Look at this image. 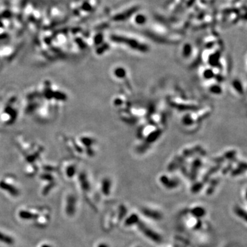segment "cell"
<instances>
[{"label":"cell","instance_id":"cell-8","mask_svg":"<svg viewBox=\"0 0 247 247\" xmlns=\"http://www.w3.org/2000/svg\"><path fill=\"white\" fill-rule=\"evenodd\" d=\"M0 241L9 245H11L14 243V239L12 238L1 233V232H0Z\"/></svg>","mask_w":247,"mask_h":247},{"label":"cell","instance_id":"cell-9","mask_svg":"<svg viewBox=\"0 0 247 247\" xmlns=\"http://www.w3.org/2000/svg\"><path fill=\"white\" fill-rule=\"evenodd\" d=\"M146 17L145 16L142 15V14H139V15H137L135 18V21L136 23L138 24H144L145 22H146Z\"/></svg>","mask_w":247,"mask_h":247},{"label":"cell","instance_id":"cell-10","mask_svg":"<svg viewBox=\"0 0 247 247\" xmlns=\"http://www.w3.org/2000/svg\"><path fill=\"white\" fill-rule=\"evenodd\" d=\"M75 173V169L73 166H71L67 170V175L68 177H72Z\"/></svg>","mask_w":247,"mask_h":247},{"label":"cell","instance_id":"cell-11","mask_svg":"<svg viewBox=\"0 0 247 247\" xmlns=\"http://www.w3.org/2000/svg\"><path fill=\"white\" fill-rule=\"evenodd\" d=\"M102 35L98 34L96 37V43H100L102 41Z\"/></svg>","mask_w":247,"mask_h":247},{"label":"cell","instance_id":"cell-7","mask_svg":"<svg viewBox=\"0 0 247 247\" xmlns=\"http://www.w3.org/2000/svg\"><path fill=\"white\" fill-rule=\"evenodd\" d=\"M192 213H193V215L196 217L202 218L205 216L206 212L204 208H201V207H197V208H194L192 210Z\"/></svg>","mask_w":247,"mask_h":247},{"label":"cell","instance_id":"cell-13","mask_svg":"<svg viewBox=\"0 0 247 247\" xmlns=\"http://www.w3.org/2000/svg\"><path fill=\"white\" fill-rule=\"evenodd\" d=\"M41 247H52V246L48 245V244H44V245H43Z\"/></svg>","mask_w":247,"mask_h":247},{"label":"cell","instance_id":"cell-12","mask_svg":"<svg viewBox=\"0 0 247 247\" xmlns=\"http://www.w3.org/2000/svg\"><path fill=\"white\" fill-rule=\"evenodd\" d=\"M97 247H108V246L106 244H104V243H102V244L97 246Z\"/></svg>","mask_w":247,"mask_h":247},{"label":"cell","instance_id":"cell-5","mask_svg":"<svg viewBox=\"0 0 247 247\" xmlns=\"http://www.w3.org/2000/svg\"><path fill=\"white\" fill-rule=\"evenodd\" d=\"M0 188H2L3 190H6L7 192H8L9 194L14 196V197H16V196H18L19 194V192L17 189L14 187L12 185L3 182V181L0 182Z\"/></svg>","mask_w":247,"mask_h":247},{"label":"cell","instance_id":"cell-6","mask_svg":"<svg viewBox=\"0 0 247 247\" xmlns=\"http://www.w3.org/2000/svg\"><path fill=\"white\" fill-rule=\"evenodd\" d=\"M19 216L21 218L24 220H30L33 219L34 218L37 217V215H34V213L28 212V211L25 210H21L19 213Z\"/></svg>","mask_w":247,"mask_h":247},{"label":"cell","instance_id":"cell-4","mask_svg":"<svg viewBox=\"0 0 247 247\" xmlns=\"http://www.w3.org/2000/svg\"><path fill=\"white\" fill-rule=\"evenodd\" d=\"M137 10H138L137 7H135V8H130V10H128V11H126L125 13H121V14H118V15L115 16L114 20H115V21H123V20H125L126 19H128V18L130 17V16H131L132 14H133L134 13H135Z\"/></svg>","mask_w":247,"mask_h":247},{"label":"cell","instance_id":"cell-3","mask_svg":"<svg viewBox=\"0 0 247 247\" xmlns=\"http://www.w3.org/2000/svg\"><path fill=\"white\" fill-rule=\"evenodd\" d=\"M75 205H76L75 197L72 195L69 196L67 200V207H66V213L68 216H71L74 215V213L75 212Z\"/></svg>","mask_w":247,"mask_h":247},{"label":"cell","instance_id":"cell-2","mask_svg":"<svg viewBox=\"0 0 247 247\" xmlns=\"http://www.w3.org/2000/svg\"><path fill=\"white\" fill-rule=\"evenodd\" d=\"M139 225H140L139 229L141 230V232H142V234L146 235V237L156 242H160L161 237L158 234L155 233V232L153 231V230H152L151 229L147 227L146 226V224H144V223L143 224L141 223Z\"/></svg>","mask_w":247,"mask_h":247},{"label":"cell","instance_id":"cell-1","mask_svg":"<svg viewBox=\"0 0 247 247\" xmlns=\"http://www.w3.org/2000/svg\"><path fill=\"white\" fill-rule=\"evenodd\" d=\"M111 40L115 42L126 43V45H129L130 48L133 49H137V50H140L141 52H146L148 49L146 45H142L141 43H139L138 41H135V40L130 39L129 38L122 37V36L113 35L111 36Z\"/></svg>","mask_w":247,"mask_h":247}]
</instances>
